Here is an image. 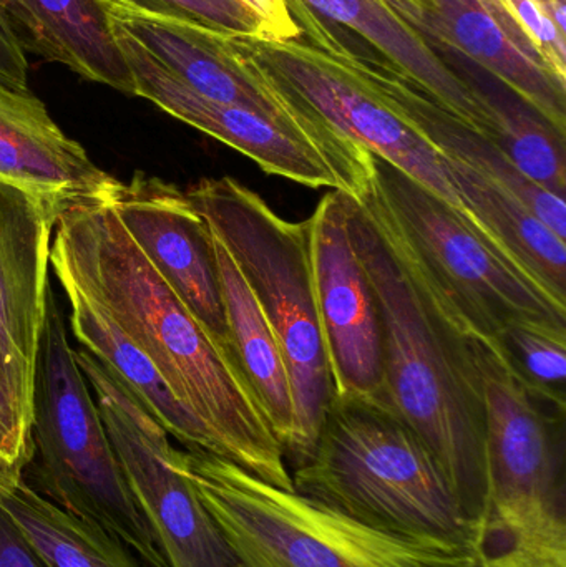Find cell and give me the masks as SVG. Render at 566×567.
<instances>
[{
    "label": "cell",
    "instance_id": "obj_31",
    "mask_svg": "<svg viewBox=\"0 0 566 567\" xmlns=\"http://www.w3.org/2000/svg\"><path fill=\"white\" fill-rule=\"evenodd\" d=\"M0 83L17 92H30L29 62L0 16Z\"/></svg>",
    "mask_w": 566,
    "mask_h": 567
},
{
    "label": "cell",
    "instance_id": "obj_2",
    "mask_svg": "<svg viewBox=\"0 0 566 567\" xmlns=\"http://www.w3.org/2000/svg\"><path fill=\"white\" fill-rule=\"evenodd\" d=\"M50 266L79 284L152 360L183 405L216 436L225 460L295 492L285 452L238 367L140 251L105 198L66 206Z\"/></svg>",
    "mask_w": 566,
    "mask_h": 567
},
{
    "label": "cell",
    "instance_id": "obj_11",
    "mask_svg": "<svg viewBox=\"0 0 566 567\" xmlns=\"http://www.w3.org/2000/svg\"><path fill=\"white\" fill-rule=\"evenodd\" d=\"M75 359L169 567H236L231 545L203 505L165 429L92 353L80 349Z\"/></svg>",
    "mask_w": 566,
    "mask_h": 567
},
{
    "label": "cell",
    "instance_id": "obj_22",
    "mask_svg": "<svg viewBox=\"0 0 566 567\" xmlns=\"http://www.w3.org/2000/svg\"><path fill=\"white\" fill-rule=\"evenodd\" d=\"M449 176L498 251L528 279L566 306V239L555 235L511 193L464 163L445 156Z\"/></svg>",
    "mask_w": 566,
    "mask_h": 567
},
{
    "label": "cell",
    "instance_id": "obj_25",
    "mask_svg": "<svg viewBox=\"0 0 566 567\" xmlns=\"http://www.w3.org/2000/svg\"><path fill=\"white\" fill-rule=\"evenodd\" d=\"M449 53L445 62L481 96L494 123L492 142L512 159L515 166L532 182L555 195L566 192V133L555 128L531 103L508 89L501 80L472 66L461 53Z\"/></svg>",
    "mask_w": 566,
    "mask_h": 567
},
{
    "label": "cell",
    "instance_id": "obj_13",
    "mask_svg": "<svg viewBox=\"0 0 566 567\" xmlns=\"http://www.w3.org/2000/svg\"><path fill=\"white\" fill-rule=\"evenodd\" d=\"M62 209L59 203L0 178V383L30 432L50 287V245Z\"/></svg>",
    "mask_w": 566,
    "mask_h": 567
},
{
    "label": "cell",
    "instance_id": "obj_15",
    "mask_svg": "<svg viewBox=\"0 0 566 567\" xmlns=\"http://www.w3.org/2000/svg\"><path fill=\"white\" fill-rule=\"evenodd\" d=\"M110 27L132 72L135 96L150 100L168 115L231 146L268 175L281 176L308 188H331L349 196L358 195L364 182L356 183L318 146L258 113L213 102L193 92L128 33L113 23Z\"/></svg>",
    "mask_w": 566,
    "mask_h": 567
},
{
    "label": "cell",
    "instance_id": "obj_23",
    "mask_svg": "<svg viewBox=\"0 0 566 567\" xmlns=\"http://www.w3.org/2000/svg\"><path fill=\"white\" fill-rule=\"evenodd\" d=\"M213 238L236 365L286 455L295 435V409L281 349L231 256Z\"/></svg>",
    "mask_w": 566,
    "mask_h": 567
},
{
    "label": "cell",
    "instance_id": "obj_28",
    "mask_svg": "<svg viewBox=\"0 0 566 567\" xmlns=\"http://www.w3.org/2000/svg\"><path fill=\"white\" fill-rule=\"evenodd\" d=\"M547 69L566 85V0H504Z\"/></svg>",
    "mask_w": 566,
    "mask_h": 567
},
{
    "label": "cell",
    "instance_id": "obj_19",
    "mask_svg": "<svg viewBox=\"0 0 566 567\" xmlns=\"http://www.w3.org/2000/svg\"><path fill=\"white\" fill-rule=\"evenodd\" d=\"M0 16L23 52L135 95L132 72L103 0H0Z\"/></svg>",
    "mask_w": 566,
    "mask_h": 567
},
{
    "label": "cell",
    "instance_id": "obj_33",
    "mask_svg": "<svg viewBox=\"0 0 566 567\" xmlns=\"http://www.w3.org/2000/svg\"><path fill=\"white\" fill-rule=\"evenodd\" d=\"M411 2H414V3H422V2H424V0H411Z\"/></svg>",
    "mask_w": 566,
    "mask_h": 567
},
{
    "label": "cell",
    "instance_id": "obj_3",
    "mask_svg": "<svg viewBox=\"0 0 566 567\" xmlns=\"http://www.w3.org/2000/svg\"><path fill=\"white\" fill-rule=\"evenodd\" d=\"M295 492L415 542L477 548L478 528L422 440L375 400L335 395Z\"/></svg>",
    "mask_w": 566,
    "mask_h": 567
},
{
    "label": "cell",
    "instance_id": "obj_26",
    "mask_svg": "<svg viewBox=\"0 0 566 567\" xmlns=\"http://www.w3.org/2000/svg\"><path fill=\"white\" fill-rule=\"evenodd\" d=\"M498 347L528 389L566 402V326L521 320L502 332Z\"/></svg>",
    "mask_w": 566,
    "mask_h": 567
},
{
    "label": "cell",
    "instance_id": "obj_20",
    "mask_svg": "<svg viewBox=\"0 0 566 567\" xmlns=\"http://www.w3.org/2000/svg\"><path fill=\"white\" fill-rule=\"evenodd\" d=\"M319 19L341 23L364 37L402 75L421 86L455 118L491 140L487 106L444 56L382 0H298Z\"/></svg>",
    "mask_w": 566,
    "mask_h": 567
},
{
    "label": "cell",
    "instance_id": "obj_30",
    "mask_svg": "<svg viewBox=\"0 0 566 567\" xmlns=\"http://www.w3.org/2000/svg\"><path fill=\"white\" fill-rule=\"evenodd\" d=\"M263 27L265 39L289 42L302 37L301 27L289 10L288 0H238Z\"/></svg>",
    "mask_w": 566,
    "mask_h": 567
},
{
    "label": "cell",
    "instance_id": "obj_16",
    "mask_svg": "<svg viewBox=\"0 0 566 567\" xmlns=\"http://www.w3.org/2000/svg\"><path fill=\"white\" fill-rule=\"evenodd\" d=\"M435 49L461 53L566 133V85L528 59L477 0H382Z\"/></svg>",
    "mask_w": 566,
    "mask_h": 567
},
{
    "label": "cell",
    "instance_id": "obj_9",
    "mask_svg": "<svg viewBox=\"0 0 566 567\" xmlns=\"http://www.w3.org/2000/svg\"><path fill=\"white\" fill-rule=\"evenodd\" d=\"M375 188L412 255L478 339L521 320L566 326V306L494 251L434 193L371 153Z\"/></svg>",
    "mask_w": 566,
    "mask_h": 567
},
{
    "label": "cell",
    "instance_id": "obj_4",
    "mask_svg": "<svg viewBox=\"0 0 566 567\" xmlns=\"http://www.w3.org/2000/svg\"><path fill=\"white\" fill-rule=\"evenodd\" d=\"M185 193L231 256L278 340L295 409L285 456L295 472L315 453L336 395L316 307L309 219L281 218L231 176L202 179Z\"/></svg>",
    "mask_w": 566,
    "mask_h": 567
},
{
    "label": "cell",
    "instance_id": "obj_14",
    "mask_svg": "<svg viewBox=\"0 0 566 567\" xmlns=\"http://www.w3.org/2000/svg\"><path fill=\"white\" fill-rule=\"evenodd\" d=\"M105 199L153 269L236 365L215 238L186 193L155 176L135 173L128 183L116 182Z\"/></svg>",
    "mask_w": 566,
    "mask_h": 567
},
{
    "label": "cell",
    "instance_id": "obj_17",
    "mask_svg": "<svg viewBox=\"0 0 566 567\" xmlns=\"http://www.w3.org/2000/svg\"><path fill=\"white\" fill-rule=\"evenodd\" d=\"M0 178L39 193L63 209L105 198L119 179L62 132L32 92L0 83Z\"/></svg>",
    "mask_w": 566,
    "mask_h": 567
},
{
    "label": "cell",
    "instance_id": "obj_1",
    "mask_svg": "<svg viewBox=\"0 0 566 567\" xmlns=\"http://www.w3.org/2000/svg\"><path fill=\"white\" fill-rule=\"evenodd\" d=\"M348 223L381 317L384 380L375 402L431 450L481 533L487 456L474 333L395 228L372 179L371 158L358 195H348Z\"/></svg>",
    "mask_w": 566,
    "mask_h": 567
},
{
    "label": "cell",
    "instance_id": "obj_6",
    "mask_svg": "<svg viewBox=\"0 0 566 567\" xmlns=\"http://www.w3.org/2000/svg\"><path fill=\"white\" fill-rule=\"evenodd\" d=\"M182 465L236 567H481L474 546L379 532L209 453L186 450Z\"/></svg>",
    "mask_w": 566,
    "mask_h": 567
},
{
    "label": "cell",
    "instance_id": "obj_24",
    "mask_svg": "<svg viewBox=\"0 0 566 567\" xmlns=\"http://www.w3.org/2000/svg\"><path fill=\"white\" fill-rule=\"evenodd\" d=\"M0 506L47 567H143L125 543L43 498L23 475L0 470Z\"/></svg>",
    "mask_w": 566,
    "mask_h": 567
},
{
    "label": "cell",
    "instance_id": "obj_27",
    "mask_svg": "<svg viewBox=\"0 0 566 567\" xmlns=\"http://www.w3.org/2000/svg\"><path fill=\"white\" fill-rule=\"evenodd\" d=\"M116 6L196 23L229 35L265 39L259 20L238 0H110Z\"/></svg>",
    "mask_w": 566,
    "mask_h": 567
},
{
    "label": "cell",
    "instance_id": "obj_7",
    "mask_svg": "<svg viewBox=\"0 0 566 567\" xmlns=\"http://www.w3.org/2000/svg\"><path fill=\"white\" fill-rule=\"evenodd\" d=\"M32 443L29 485L37 493L112 533L143 565L169 567L110 442L52 287L33 380Z\"/></svg>",
    "mask_w": 566,
    "mask_h": 567
},
{
    "label": "cell",
    "instance_id": "obj_29",
    "mask_svg": "<svg viewBox=\"0 0 566 567\" xmlns=\"http://www.w3.org/2000/svg\"><path fill=\"white\" fill-rule=\"evenodd\" d=\"M32 458V432L17 419L0 383V470L23 475Z\"/></svg>",
    "mask_w": 566,
    "mask_h": 567
},
{
    "label": "cell",
    "instance_id": "obj_12",
    "mask_svg": "<svg viewBox=\"0 0 566 567\" xmlns=\"http://www.w3.org/2000/svg\"><path fill=\"white\" fill-rule=\"evenodd\" d=\"M308 219L316 307L336 395L378 400L384 380L381 317L352 246L348 195L326 193Z\"/></svg>",
    "mask_w": 566,
    "mask_h": 567
},
{
    "label": "cell",
    "instance_id": "obj_8",
    "mask_svg": "<svg viewBox=\"0 0 566 567\" xmlns=\"http://www.w3.org/2000/svg\"><path fill=\"white\" fill-rule=\"evenodd\" d=\"M288 6L301 27L302 35L306 33L312 43L236 35L239 45L336 132L434 193L457 212L497 255L511 262L459 198L444 155L351 65L342 53L341 42L318 16L298 0H288Z\"/></svg>",
    "mask_w": 566,
    "mask_h": 567
},
{
    "label": "cell",
    "instance_id": "obj_5",
    "mask_svg": "<svg viewBox=\"0 0 566 567\" xmlns=\"http://www.w3.org/2000/svg\"><path fill=\"white\" fill-rule=\"evenodd\" d=\"M487 505L481 567H566V402L528 389L495 343L474 337Z\"/></svg>",
    "mask_w": 566,
    "mask_h": 567
},
{
    "label": "cell",
    "instance_id": "obj_21",
    "mask_svg": "<svg viewBox=\"0 0 566 567\" xmlns=\"http://www.w3.org/2000/svg\"><path fill=\"white\" fill-rule=\"evenodd\" d=\"M70 303V327L86 352L106 367L136 402L189 452L225 458L208 426L179 402L152 360L122 332L93 297L63 272H55Z\"/></svg>",
    "mask_w": 566,
    "mask_h": 567
},
{
    "label": "cell",
    "instance_id": "obj_18",
    "mask_svg": "<svg viewBox=\"0 0 566 567\" xmlns=\"http://www.w3.org/2000/svg\"><path fill=\"white\" fill-rule=\"evenodd\" d=\"M342 53L399 112L404 113L428 136L442 155L464 163L488 182L511 193L555 235L566 239L564 196L532 182L494 142L442 109L395 66L371 62L344 45Z\"/></svg>",
    "mask_w": 566,
    "mask_h": 567
},
{
    "label": "cell",
    "instance_id": "obj_32",
    "mask_svg": "<svg viewBox=\"0 0 566 567\" xmlns=\"http://www.w3.org/2000/svg\"><path fill=\"white\" fill-rule=\"evenodd\" d=\"M0 567H47L0 506Z\"/></svg>",
    "mask_w": 566,
    "mask_h": 567
},
{
    "label": "cell",
    "instance_id": "obj_10",
    "mask_svg": "<svg viewBox=\"0 0 566 567\" xmlns=\"http://www.w3.org/2000/svg\"><path fill=\"white\" fill-rule=\"evenodd\" d=\"M103 2L110 23L128 33L193 92L291 130L318 146L356 183L364 182L371 153L336 132L311 106L272 79L239 45L236 35L126 9L110 0Z\"/></svg>",
    "mask_w": 566,
    "mask_h": 567
}]
</instances>
